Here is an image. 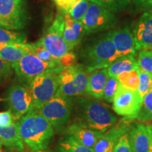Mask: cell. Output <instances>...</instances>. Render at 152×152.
Returning a JSON list of instances; mask_svg holds the SVG:
<instances>
[{
	"label": "cell",
	"mask_w": 152,
	"mask_h": 152,
	"mask_svg": "<svg viewBox=\"0 0 152 152\" xmlns=\"http://www.w3.org/2000/svg\"><path fill=\"white\" fill-rule=\"evenodd\" d=\"M17 121L20 138L29 150L38 152L47 149L54 137L55 130L37 110H32Z\"/></svg>",
	"instance_id": "1"
},
{
	"label": "cell",
	"mask_w": 152,
	"mask_h": 152,
	"mask_svg": "<svg viewBox=\"0 0 152 152\" xmlns=\"http://www.w3.org/2000/svg\"><path fill=\"white\" fill-rule=\"evenodd\" d=\"M75 104L77 123L103 133L116 123V116L105 104L85 97H77Z\"/></svg>",
	"instance_id": "2"
},
{
	"label": "cell",
	"mask_w": 152,
	"mask_h": 152,
	"mask_svg": "<svg viewBox=\"0 0 152 152\" xmlns=\"http://www.w3.org/2000/svg\"><path fill=\"white\" fill-rule=\"evenodd\" d=\"M83 56L88 73L96 69L107 68L113 61L120 57L111 39L110 32L85 49Z\"/></svg>",
	"instance_id": "3"
},
{
	"label": "cell",
	"mask_w": 152,
	"mask_h": 152,
	"mask_svg": "<svg viewBox=\"0 0 152 152\" xmlns=\"http://www.w3.org/2000/svg\"><path fill=\"white\" fill-rule=\"evenodd\" d=\"M88 71L81 64L64 68L58 73V90L56 96L72 97L87 95Z\"/></svg>",
	"instance_id": "4"
},
{
	"label": "cell",
	"mask_w": 152,
	"mask_h": 152,
	"mask_svg": "<svg viewBox=\"0 0 152 152\" xmlns=\"http://www.w3.org/2000/svg\"><path fill=\"white\" fill-rule=\"evenodd\" d=\"M63 68L58 67L48 70L32 80L28 88L33 100V109H39L56 96L59 85L58 73Z\"/></svg>",
	"instance_id": "5"
},
{
	"label": "cell",
	"mask_w": 152,
	"mask_h": 152,
	"mask_svg": "<svg viewBox=\"0 0 152 152\" xmlns=\"http://www.w3.org/2000/svg\"><path fill=\"white\" fill-rule=\"evenodd\" d=\"M73 107L71 97L55 96L37 111L52 124L54 130L60 131L68 126Z\"/></svg>",
	"instance_id": "6"
},
{
	"label": "cell",
	"mask_w": 152,
	"mask_h": 152,
	"mask_svg": "<svg viewBox=\"0 0 152 152\" xmlns=\"http://www.w3.org/2000/svg\"><path fill=\"white\" fill-rule=\"evenodd\" d=\"M11 67L14 70L20 84L28 87L32 80L37 75L48 70L61 66L59 64L44 61L30 52L25 54L18 63L11 66Z\"/></svg>",
	"instance_id": "7"
},
{
	"label": "cell",
	"mask_w": 152,
	"mask_h": 152,
	"mask_svg": "<svg viewBox=\"0 0 152 152\" xmlns=\"http://www.w3.org/2000/svg\"><path fill=\"white\" fill-rule=\"evenodd\" d=\"M64 20V13L61 12L39 40L52 56L59 61L71 52L63 37Z\"/></svg>",
	"instance_id": "8"
},
{
	"label": "cell",
	"mask_w": 152,
	"mask_h": 152,
	"mask_svg": "<svg viewBox=\"0 0 152 152\" xmlns=\"http://www.w3.org/2000/svg\"><path fill=\"white\" fill-rule=\"evenodd\" d=\"M82 23L87 33H94L114 27L117 23V18L111 11L90 2Z\"/></svg>",
	"instance_id": "9"
},
{
	"label": "cell",
	"mask_w": 152,
	"mask_h": 152,
	"mask_svg": "<svg viewBox=\"0 0 152 152\" xmlns=\"http://www.w3.org/2000/svg\"><path fill=\"white\" fill-rule=\"evenodd\" d=\"M26 20L23 0H0V27L20 30L24 28Z\"/></svg>",
	"instance_id": "10"
},
{
	"label": "cell",
	"mask_w": 152,
	"mask_h": 152,
	"mask_svg": "<svg viewBox=\"0 0 152 152\" xmlns=\"http://www.w3.org/2000/svg\"><path fill=\"white\" fill-rule=\"evenodd\" d=\"M142 102L137 91L125 88L119 84L113 100V109L118 115L130 121L137 116Z\"/></svg>",
	"instance_id": "11"
},
{
	"label": "cell",
	"mask_w": 152,
	"mask_h": 152,
	"mask_svg": "<svg viewBox=\"0 0 152 152\" xmlns=\"http://www.w3.org/2000/svg\"><path fill=\"white\" fill-rule=\"evenodd\" d=\"M7 102L16 121L33 110L30 91L22 85L14 84L9 87L7 93Z\"/></svg>",
	"instance_id": "12"
},
{
	"label": "cell",
	"mask_w": 152,
	"mask_h": 152,
	"mask_svg": "<svg viewBox=\"0 0 152 152\" xmlns=\"http://www.w3.org/2000/svg\"><path fill=\"white\" fill-rule=\"evenodd\" d=\"M137 49H152V14L144 13L133 27Z\"/></svg>",
	"instance_id": "13"
},
{
	"label": "cell",
	"mask_w": 152,
	"mask_h": 152,
	"mask_svg": "<svg viewBox=\"0 0 152 152\" xmlns=\"http://www.w3.org/2000/svg\"><path fill=\"white\" fill-rule=\"evenodd\" d=\"M130 130L129 122H121L105 132L93 147L94 152H113L120 138Z\"/></svg>",
	"instance_id": "14"
},
{
	"label": "cell",
	"mask_w": 152,
	"mask_h": 152,
	"mask_svg": "<svg viewBox=\"0 0 152 152\" xmlns=\"http://www.w3.org/2000/svg\"><path fill=\"white\" fill-rule=\"evenodd\" d=\"M65 131L66 135L71 136L80 144L90 148L94 147L104 134L77 122L68 125L65 128Z\"/></svg>",
	"instance_id": "15"
},
{
	"label": "cell",
	"mask_w": 152,
	"mask_h": 152,
	"mask_svg": "<svg viewBox=\"0 0 152 152\" xmlns=\"http://www.w3.org/2000/svg\"><path fill=\"white\" fill-rule=\"evenodd\" d=\"M111 37L119 56L134 55L137 51L132 33L126 27L111 31Z\"/></svg>",
	"instance_id": "16"
},
{
	"label": "cell",
	"mask_w": 152,
	"mask_h": 152,
	"mask_svg": "<svg viewBox=\"0 0 152 152\" xmlns=\"http://www.w3.org/2000/svg\"><path fill=\"white\" fill-rule=\"evenodd\" d=\"M64 19L63 37L69 49L72 50L80 42L86 31L81 21L74 20L68 14H64Z\"/></svg>",
	"instance_id": "17"
},
{
	"label": "cell",
	"mask_w": 152,
	"mask_h": 152,
	"mask_svg": "<svg viewBox=\"0 0 152 152\" xmlns=\"http://www.w3.org/2000/svg\"><path fill=\"white\" fill-rule=\"evenodd\" d=\"M108 77L107 68H101L90 72L87 79V95L97 99L103 98L104 86Z\"/></svg>",
	"instance_id": "18"
},
{
	"label": "cell",
	"mask_w": 152,
	"mask_h": 152,
	"mask_svg": "<svg viewBox=\"0 0 152 152\" xmlns=\"http://www.w3.org/2000/svg\"><path fill=\"white\" fill-rule=\"evenodd\" d=\"M129 139L132 152H149V135L147 126L137 124L129 132Z\"/></svg>",
	"instance_id": "19"
},
{
	"label": "cell",
	"mask_w": 152,
	"mask_h": 152,
	"mask_svg": "<svg viewBox=\"0 0 152 152\" xmlns=\"http://www.w3.org/2000/svg\"><path fill=\"white\" fill-rule=\"evenodd\" d=\"M30 52L28 43L0 44V57L11 66L18 63L25 54Z\"/></svg>",
	"instance_id": "20"
},
{
	"label": "cell",
	"mask_w": 152,
	"mask_h": 152,
	"mask_svg": "<svg viewBox=\"0 0 152 152\" xmlns=\"http://www.w3.org/2000/svg\"><path fill=\"white\" fill-rule=\"evenodd\" d=\"M0 138L4 146L7 148L19 152L24 151L25 144L19 134L17 121H15L14 123L8 128L0 127Z\"/></svg>",
	"instance_id": "21"
},
{
	"label": "cell",
	"mask_w": 152,
	"mask_h": 152,
	"mask_svg": "<svg viewBox=\"0 0 152 152\" xmlns=\"http://www.w3.org/2000/svg\"><path fill=\"white\" fill-rule=\"evenodd\" d=\"M138 64L134 55L118 57L107 68L109 77H117L120 74L137 69Z\"/></svg>",
	"instance_id": "22"
},
{
	"label": "cell",
	"mask_w": 152,
	"mask_h": 152,
	"mask_svg": "<svg viewBox=\"0 0 152 152\" xmlns=\"http://www.w3.org/2000/svg\"><path fill=\"white\" fill-rule=\"evenodd\" d=\"M58 150L59 152H94L93 148L85 147L68 135L60 140Z\"/></svg>",
	"instance_id": "23"
},
{
	"label": "cell",
	"mask_w": 152,
	"mask_h": 152,
	"mask_svg": "<svg viewBox=\"0 0 152 152\" xmlns=\"http://www.w3.org/2000/svg\"><path fill=\"white\" fill-rule=\"evenodd\" d=\"M136 118L141 123L152 121V90L144 96Z\"/></svg>",
	"instance_id": "24"
},
{
	"label": "cell",
	"mask_w": 152,
	"mask_h": 152,
	"mask_svg": "<svg viewBox=\"0 0 152 152\" xmlns=\"http://www.w3.org/2000/svg\"><path fill=\"white\" fill-rule=\"evenodd\" d=\"M117 79L119 82V84L125 88L137 91L140 84L137 69L120 74L119 75H118Z\"/></svg>",
	"instance_id": "25"
},
{
	"label": "cell",
	"mask_w": 152,
	"mask_h": 152,
	"mask_svg": "<svg viewBox=\"0 0 152 152\" xmlns=\"http://www.w3.org/2000/svg\"><path fill=\"white\" fill-rule=\"evenodd\" d=\"M26 40V35L25 33L0 27V44L25 43Z\"/></svg>",
	"instance_id": "26"
},
{
	"label": "cell",
	"mask_w": 152,
	"mask_h": 152,
	"mask_svg": "<svg viewBox=\"0 0 152 152\" xmlns=\"http://www.w3.org/2000/svg\"><path fill=\"white\" fill-rule=\"evenodd\" d=\"M28 45H29L30 53L35 54L36 56H37L38 58H40L41 60L46 62L54 63V64H59V65L61 66L59 61L54 58V57L52 56V55L49 52V51L47 50V49L39 42V40L36 42L35 43L28 44Z\"/></svg>",
	"instance_id": "27"
},
{
	"label": "cell",
	"mask_w": 152,
	"mask_h": 152,
	"mask_svg": "<svg viewBox=\"0 0 152 152\" xmlns=\"http://www.w3.org/2000/svg\"><path fill=\"white\" fill-rule=\"evenodd\" d=\"M140 84L137 90V92L140 98L143 99L144 96L148 92L152 90V74L144 71L143 70L137 68Z\"/></svg>",
	"instance_id": "28"
},
{
	"label": "cell",
	"mask_w": 152,
	"mask_h": 152,
	"mask_svg": "<svg viewBox=\"0 0 152 152\" xmlns=\"http://www.w3.org/2000/svg\"><path fill=\"white\" fill-rule=\"evenodd\" d=\"M90 2L96 4L109 11H118L123 10L130 4V0H89Z\"/></svg>",
	"instance_id": "29"
},
{
	"label": "cell",
	"mask_w": 152,
	"mask_h": 152,
	"mask_svg": "<svg viewBox=\"0 0 152 152\" xmlns=\"http://www.w3.org/2000/svg\"><path fill=\"white\" fill-rule=\"evenodd\" d=\"M89 4V0H78L70 9L68 14L74 20L82 22L88 9Z\"/></svg>",
	"instance_id": "30"
},
{
	"label": "cell",
	"mask_w": 152,
	"mask_h": 152,
	"mask_svg": "<svg viewBox=\"0 0 152 152\" xmlns=\"http://www.w3.org/2000/svg\"><path fill=\"white\" fill-rule=\"evenodd\" d=\"M137 61L140 69L152 74V49H142Z\"/></svg>",
	"instance_id": "31"
},
{
	"label": "cell",
	"mask_w": 152,
	"mask_h": 152,
	"mask_svg": "<svg viewBox=\"0 0 152 152\" xmlns=\"http://www.w3.org/2000/svg\"><path fill=\"white\" fill-rule=\"evenodd\" d=\"M118 85L119 82L118 80L117 77L109 76L104 89V99L107 101L108 102H113L114 96L117 91Z\"/></svg>",
	"instance_id": "32"
},
{
	"label": "cell",
	"mask_w": 152,
	"mask_h": 152,
	"mask_svg": "<svg viewBox=\"0 0 152 152\" xmlns=\"http://www.w3.org/2000/svg\"><path fill=\"white\" fill-rule=\"evenodd\" d=\"M113 152H132L128 133L123 134L120 138Z\"/></svg>",
	"instance_id": "33"
},
{
	"label": "cell",
	"mask_w": 152,
	"mask_h": 152,
	"mask_svg": "<svg viewBox=\"0 0 152 152\" xmlns=\"http://www.w3.org/2000/svg\"><path fill=\"white\" fill-rule=\"evenodd\" d=\"M16 120L14 115L9 110L0 112V127L1 128H8L14 123Z\"/></svg>",
	"instance_id": "34"
},
{
	"label": "cell",
	"mask_w": 152,
	"mask_h": 152,
	"mask_svg": "<svg viewBox=\"0 0 152 152\" xmlns=\"http://www.w3.org/2000/svg\"><path fill=\"white\" fill-rule=\"evenodd\" d=\"M54 1L61 12L64 14H68L71 7L78 0H54Z\"/></svg>",
	"instance_id": "35"
},
{
	"label": "cell",
	"mask_w": 152,
	"mask_h": 152,
	"mask_svg": "<svg viewBox=\"0 0 152 152\" xmlns=\"http://www.w3.org/2000/svg\"><path fill=\"white\" fill-rule=\"evenodd\" d=\"M11 65L0 57V79L4 78L11 73Z\"/></svg>",
	"instance_id": "36"
},
{
	"label": "cell",
	"mask_w": 152,
	"mask_h": 152,
	"mask_svg": "<svg viewBox=\"0 0 152 152\" xmlns=\"http://www.w3.org/2000/svg\"><path fill=\"white\" fill-rule=\"evenodd\" d=\"M148 132L149 135V152H152V127L151 125H147Z\"/></svg>",
	"instance_id": "37"
},
{
	"label": "cell",
	"mask_w": 152,
	"mask_h": 152,
	"mask_svg": "<svg viewBox=\"0 0 152 152\" xmlns=\"http://www.w3.org/2000/svg\"><path fill=\"white\" fill-rule=\"evenodd\" d=\"M143 6L144 8L148 10V12L152 14V0H146L143 4Z\"/></svg>",
	"instance_id": "38"
},
{
	"label": "cell",
	"mask_w": 152,
	"mask_h": 152,
	"mask_svg": "<svg viewBox=\"0 0 152 152\" xmlns=\"http://www.w3.org/2000/svg\"><path fill=\"white\" fill-rule=\"evenodd\" d=\"M132 1L134 4H136L137 6H140L143 5V4L144 3V1H145L146 0H132Z\"/></svg>",
	"instance_id": "39"
},
{
	"label": "cell",
	"mask_w": 152,
	"mask_h": 152,
	"mask_svg": "<svg viewBox=\"0 0 152 152\" xmlns=\"http://www.w3.org/2000/svg\"><path fill=\"white\" fill-rule=\"evenodd\" d=\"M3 147H4V144H3L2 141H1V138H0V152H2Z\"/></svg>",
	"instance_id": "40"
},
{
	"label": "cell",
	"mask_w": 152,
	"mask_h": 152,
	"mask_svg": "<svg viewBox=\"0 0 152 152\" xmlns=\"http://www.w3.org/2000/svg\"><path fill=\"white\" fill-rule=\"evenodd\" d=\"M25 152H35V151H31V150H28V151H25Z\"/></svg>",
	"instance_id": "41"
},
{
	"label": "cell",
	"mask_w": 152,
	"mask_h": 152,
	"mask_svg": "<svg viewBox=\"0 0 152 152\" xmlns=\"http://www.w3.org/2000/svg\"><path fill=\"white\" fill-rule=\"evenodd\" d=\"M38 152H46L45 151H38Z\"/></svg>",
	"instance_id": "42"
},
{
	"label": "cell",
	"mask_w": 152,
	"mask_h": 152,
	"mask_svg": "<svg viewBox=\"0 0 152 152\" xmlns=\"http://www.w3.org/2000/svg\"><path fill=\"white\" fill-rule=\"evenodd\" d=\"M14 152H19V151H14Z\"/></svg>",
	"instance_id": "43"
},
{
	"label": "cell",
	"mask_w": 152,
	"mask_h": 152,
	"mask_svg": "<svg viewBox=\"0 0 152 152\" xmlns=\"http://www.w3.org/2000/svg\"><path fill=\"white\" fill-rule=\"evenodd\" d=\"M151 125V127H152V125Z\"/></svg>",
	"instance_id": "44"
}]
</instances>
